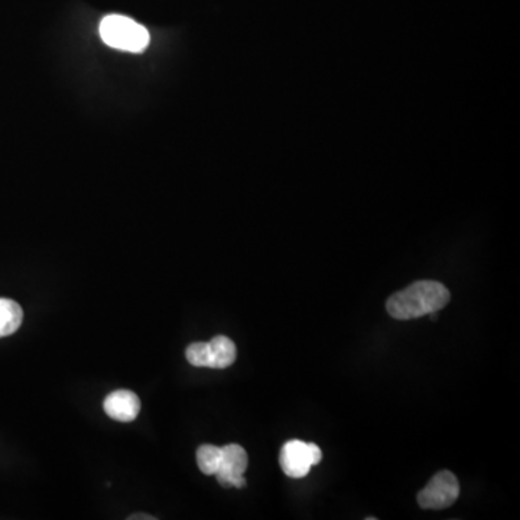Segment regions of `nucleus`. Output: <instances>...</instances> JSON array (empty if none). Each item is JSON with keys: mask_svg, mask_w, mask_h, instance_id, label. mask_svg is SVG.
Returning a JSON list of instances; mask_svg holds the SVG:
<instances>
[{"mask_svg": "<svg viewBox=\"0 0 520 520\" xmlns=\"http://www.w3.org/2000/svg\"><path fill=\"white\" fill-rule=\"evenodd\" d=\"M129 519H132V520H138V519H147V520H155L156 519V517L154 516H145V515H139V516H136V515H133V516L129 517Z\"/></svg>", "mask_w": 520, "mask_h": 520, "instance_id": "obj_10", "label": "nucleus"}, {"mask_svg": "<svg viewBox=\"0 0 520 520\" xmlns=\"http://www.w3.org/2000/svg\"><path fill=\"white\" fill-rule=\"evenodd\" d=\"M449 299L451 294L441 282L418 281L393 294L386 302V309L395 320H416L438 313L449 304Z\"/></svg>", "mask_w": 520, "mask_h": 520, "instance_id": "obj_1", "label": "nucleus"}, {"mask_svg": "<svg viewBox=\"0 0 520 520\" xmlns=\"http://www.w3.org/2000/svg\"><path fill=\"white\" fill-rule=\"evenodd\" d=\"M103 407H105V412L114 421L132 423L133 419L139 415L140 400L132 390L121 389L110 393L105 399Z\"/></svg>", "mask_w": 520, "mask_h": 520, "instance_id": "obj_7", "label": "nucleus"}, {"mask_svg": "<svg viewBox=\"0 0 520 520\" xmlns=\"http://www.w3.org/2000/svg\"><path fill=\"white\" fill-rule=\"evenodd\" d=\"M460 496V484L451 472L433 475L425 489L419 491L418 505L423 509L441 510L456 503Z\"/></svg>", "mask_w": 520, "mask_h": 520, "instance_id": "obj_5", "label": "nucleus"}, {"mask_svg": "<svg viewBox=\"0 0 520 520\" xmlns=\"http://www.w3.org/2000/svg\"><path fill=\"white\" fill-rule=\"evenodd\" d=\"M197 464L204 474L215 475L222 464V447L204 444L197 449Z\"/></svg>", "mask_w": 520, "mask_h": 520, "instance_id": "obj_9", "label": "nucleus"}, {"mask_svg": "<svg viewBox=\"0 0 520 520\" xmlns=\"http://www.w3.org/2000/svg\"><path fill=\"white\" fill-rule=\"evenodd\" d=\"M323 460V451L313 442L290 440L281 449V467L290 479H304Z\"/></svg>", "mask_w": 520, "mask_h": 520, "instance_id": "obj_4", "label": "nucleus"}, {"mask_svg": "<svg viewBox=\"0 0 520 520\" xmlns=\"http://www.w3.org/2000/svg\"><path fill=\"white\" fill-rule=\"evenodd\" d=\"M185 356L194 367L226 369L236 362L238 348L229 337L217 336L208 343L191 344L185 351Z\"/></svg>", "mask_w": 520, "mask_h": 520, "instance_id": "obj_3", "label": "nucleus"}, {"mask_svg": "<svg viewBox=\"0 0 520 520\" xmlns=\"http://www.w3.org/2000/svg\"><path fill=\"white\" fill-rule=\"evenodd\" d=\"M249 464L246 449L239 444L222 447V464L215 477L222 487L243 489L246 486L245 472Z\"/></svg>", "mask_w": 520, "mask_h": 520, "instance_id": "obj_6", "label": "nucleus"}, {"mask_svg": "<svg viewBox=\"0 0 520 520\" xmlns=\"http://www.w3.org/2000/svg\"><path fill=\"white\" fill-rule=\"evenodd\" d=\"M100 37L112 48L142 53L149 44V32L142 25L122 15H109L100 23Z\"/></svg>", "mask_w": 520, "mask_h": 520, "instance_id": "obj_2", "label": "nucleus"}, {"mask_svg": "<svg viewBox=\"0 0 520 520\" xmlns=\"http://www.w3.org/2000/svg\"><path fill=\"white\" fill-rule=\"evenodd\" d=\"M23 321L20 304L12 299L0 298V339L18 331Z\"/></svg>", "mask_w": 520, "mask_h": 520, "instance_id": "obj_8", "label": "nucleus"}]
</instances>
